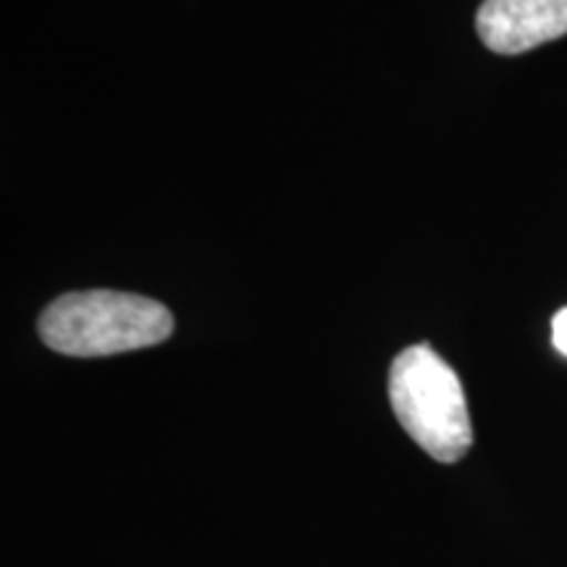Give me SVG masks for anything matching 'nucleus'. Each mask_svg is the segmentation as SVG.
<instances>
[{
  "label": "nucleus",
  "mask_w": 567,
  "mask_h": 567,
  "mask_svg": "<svg viewBox=\"0 0 567 567\" xmlns=\"http://www.w3.org/2000/svg\"><path fill=\"white\" fill-rule=\"evenodd\" d=\"M40 339L71 358H105L166 342L174 318L166 305L140 295L92 289L48 305L38 321Z\"/></svg>",
  "instance_id": "1"
},
{
  "label": "nucleus",
  "mask_w": 567,
  "mask_h": 567,
  "mask_svg": "<svg viewBox=\"0 0 567 567\" xmlns=\"http://www.w3.org/2000/svg\"><path fill=\"white\" fill-rule=\"evenodd\" d=\"M389 400L396 421L425 455L457 463L471 450L473 425L463 384L429 344H413L394 358Z\"/></svg>",
  "instance_id": "2"
},
{
  "label": "nucleus",
  "mask_w": 567,
  "mask_h": 567,
  "mask_svg": "<svg viewBox=\"0 0 567 567\" xmlns=\"http://www.w3.org/2000/svg\"><path fill=\"white\" fill-rule=\"evenodd\" d=\"M476 30L488 51L526 53L567 34V0H484Z\"/></svg>",
  "instance_id": "3"
},
{
  "label": "nucleus",
  "mask_w": 567,
  "mask_h": 567,
  "mask_svg": "<svg viewBox=\"0 0 567 567\" xmlns=\"http://www.w3.org/2000/svg\"><path fill=\"white\" fill-rule=\"evenodd\" d=\"M551 344L559 354L567 358V308L559 310V313L551 318Z\"/></svg>",
  "instance_id": "4"
}]
</instances>
